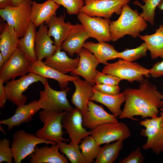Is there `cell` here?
<instances>
[{"mask_svg":"<svg viewBox=\"0 0 163 163\" xmlns=\"http://www.w3.org/2000/svg\"><path fill=\"white\" fill-rule=\"evenodd\" d=\"M80 143L79 147L86 163L94 162L102 147L91 135L84 137Z\"/></svg>","mask_w":163,"mask_h":163,"instance_id":"32","label":"cell"},{"mask_svg":"<svg viewBox=\"0 0 163 163\" xmlns=\"http://www.w3.org/2000/svg\"><path fill=\"white\" fill-rule=\"evenodd\" d=\"M32 2H24L18 6L0 9V16L13 27L19 38L25 34L31 21Z\"/></svg>","mask_w":163,"mask_h":163,"instance_id":"7","label":"cell"},{"mask_svg":"<svg viewBox=\"0 0 163 163\" xmlns=\"http://www.w3.org/2000/svg\"><path fill=\"white\" fill-rule=\"evenodd\" d=\"M4 82L0 79V107L4 108L7 100L4 86Z\"/></svg>","mask_w":163,"mask_h":163,"instance_id":"42","label":"cell"},{"mask_svg":"<svg viewBox=\"0 0 163 163\" xmlns=\"http://www.w3.org/2000/svg\"><path fill=\"white\" fill-rule=\"evenodd\" d=\"M83 47L92 53L99 63L105 65L108 61L118 58L119 52L114 46L105 42L94 43L87 41L85 43Z\"/></svg>","mask_w":163,"mask_h":163,"instance_id":"27","label":"cell"},{"mask_svg":"<svg viewBox=\"0 0 163 163\" xmlns=\"http://www.w3.org/2000/svg\"><path fill=\"white\" fill-rule=\"evenodd\" d=\"M59 149L72 163H86L78 145L68 144L66 142L57 143Z\"/></svg>","mask_w":163,"mask_h":163,"instance_id":"33","label":"cell"},{"mask_svg":"<svg viewBox=\"0 0 163 163\" xmlns=\"http://www.w3.org/2000/svg\"><path fill=\"white\" fill-rule=\"evenodd\" d=\"M57 144L39 148L37 145L30 155V163H68L67 158L59 152Z\"/></svg>","mask_w":163,"mask_h":163,"instance_id":"21","label":"cell"},{"mask_svg":"<svg viewBox=\"0 0 163 163\" xmlns=\"http://www.w3.org/2000/svg\"><path fill=\"white\" fill-rule=\"evenodd\" d=\"M123 140L105 144L94 162L95 163H113L118 158L123 146Z\"/></svg>","mask_w":163,"mask_h":163,"instance_id":"31","label":"cell"},{"mask_svg":"<svg viewBox=\"0 0 163 163\" xmlns=\"http://www.w3.org/2000/svg\"><path fill=\"white\" fill-rule=\"evenodd\" d=\"M31 0H12V6H18L24 2H29Z\"/></svg>","mask_w":163,"mask_h":163,"instance_id":"44","label":"cell"},{"mask_svg":"<svg viewBox=\"0 0 163 163\" xmlns=\"http://www.w3.org/2000/svg\"><path fill=\"white\" fill-rule=\"evenodd\" d=\"M94 94L89 100L100 103L106 106L115 117H119L122 110V104L125 101L124 92L116 94H110L100 92L93 88Z\"/></svg>","mask_w":163,"mask_h":163,"instance_id":"26","label":"cell"},{"mask_svg":"<svg viewBox=\"0 0 163 163\" xmlns=\"http://www.w3.org/2000/svg\"><path fill=\"white\" fill-rule=\"evenodd\" d=\"M149 69V74L153 78H157L163 76V58L161 61L155 63Z\"/></svg>","mask_w":163,"mask_h":163,"instance_id":"41","label":"cell"},{"mask_svg":"<svg viewBox=\"0 0 163 163\" xmlns=\"http://www.w3.org/2000/svg\"><path fill=\"white\" fill-rule=\"evenodd\" d=\"M90 37L83 27L69 36L61 45V50L71 56L75 54H78L86 40Z\"/></svg>","mask_w":163,"mask_h":163,"instance_id":"30","label":"cell"},{"mask_svg":"<svg viewBox=\"0 0 163 163\" xmlns=\"http://www.w3.org/2000/svg\"><path fill=\"white\" fill-rule=\"evenodd\" d=\"M67 111L56 112L45 110L40 111L39 117L44 125L36 132L35 135L39 138L56 143L70 142V139L63 137L66 132L62 131V119Z\"/></svg>","mask_w":163,"mask_h":163,"instance_id":"3","label":"cell"},{"mask_svg":"<svg viewBox=\"0 0 163 163\" xmlns=\"http://www.w3.org/2000/svg\"><path fill=\"white\" fill-rule=\"evenodd\" d=\"M78 54L79 57L78 66L71 74L72 76H81L93 86L96 68L99 63L94 54L84 48L81 49Z\"/></svg>","mask_w":163,"mask_h":163,"instance_id":"17","label":"cell"},{"mask_svg":"<svg viewBox=\"0 0 163 163\" xmlns=\"http://www.w3.org/2000/svg\"><path fill=\"white\" fill-rule=\"evenodd\" d=\"M30 72H32L46 78L55 80L59 84L61 90L68 87L69 82L79 78L78 76L70 75L63 74L46 65L42 60H37L32 63Z\"/></svg>","mask_w":163,"mask_h":163,"instance_id":"18","label":"cell"},{"mask_svg":"<svg viewBox=\"0 0 163 163\" xmlns=\"http://www.w3.org/2000/svg\"><path fill=\"white\" fill-rule=\"evenodd\" d=\"M145 159L141 153L139 146L133 150L126 158L121 160L118 163H143Z\"/></svg>","mask_w":163,"mask_h":163,"instance_id":"39","label":"cell"},{"mask_svg":"<svg viewBox=\"0 0 163 163\" xmlns=\"http://www.w3.org/2000/svg\"><path fill=\"white\" fill-rule=\"evenodd\" d=\"M140 83L138 88L125 89V104L119 118L138 121L134 116H140L146 119L159 115L160 109L163 106V94L147 79Z\"/></svg>","mask_w":163,"mask_h":163,"instance_id":"1","label":"cell"},{"mask_svg":"<svg viewBox=\"0 0 163 163\" xmlns=\"http://www.w3.org/2000/svg\"><path fill=\"white\" fill-rule=\"evenodd\" d=\"M59 5H62L70 15L77 14L80 12L81 8L84 5L83 0H53Z\"/></svg>","mask_w":163,"mask_h":163,"instance_id":"36","label":"cell"},{"mask_svg":"<svg viewBox=\"0 0 163 163\" xmlns=\"http://www.w3.org/2000/svg\"><path fill=\"white\" fill-rule=\"evenodd\" d=\"M139 37L145 43L152 59L163 58V24L159 26L153 34L140 35Z\"/></svg>","mask_w":163,"mask_h":163,"instance_id":"28","label":"cell"},{"mask_svg":"<svg viewBox=\"0 0 163 163\" xmlns=\"http://www.w3.org/2000/svg\"><path fill=\"white\" fill-rule=\"evenodd\" d=\"M36 27L30 21L24 36L19 39L18 48L31 62L37 60L35 52Z\"/></svg>","mask_w":163,"mask_h":163,"instance_id":"29","label":"cell"},{"mask_svg":"<svg viewBox=\"0 0 163 163\" xmlns=\"http://www.w3.org/2000/svg\"><path fill=\"white\" fill-rule=\"evenodd\" d=\"M46 78L32 72L21 76L16 80L12 79L6 82L5 90L7 100L17 106L25 104L27 98L23 93L33 83L41 82L43 85Z\"/></svg>","mask_w":163,"mask_h":163,"instance_id":"8","label":"cell"},{"mask_svg":"<svg viewBox=\"0 0 163 163\" xmlns=\"http://www.w3.org/2000/svg\"><path fill=\"white\" fill-rule=\"evenodd\" d=\"M93 88L97 91L104 94H116L120 93V88L118 85L96 84Z\"/></svg>","mask_w":163,"mask_h":163,"instance_id":"40","label":"cell"},{"mask_svg":"<svg viewBox=\"0 0 163 163\" xmlns=\"http://www.w3.org/2000/svg\"><path fill=\"white\" fill-rule=\"evenodd\" d=\"M102 72L115 75L129 82L136 81L140 83L145 79V77H149L150 75L149 69L138 63L122 59L114 63H107Z\"/></svg>","mask_w":163,"mask_h":163,"instance_id":"4","label":"cell"},{"mask_svg":"<svg viewBox=\"0 0 163 163\" xmlns=\"http://www.w3.org/2000/svg\"><path fill=\"white\" fill-rule=\"evenodd\" d=\"M148 50L146 45L144 42L135 48L126 49L122 52H119L118 58L129 62H133L146 56Z\"/></svg>","mask_w":163,"mask_h":163,"instance_id":"35","label":"cell"},{"mask_svg":"<svg viewBox=\"0 0 163 163\" xmlns=\"http://www.w3.org/2000/svg\"><path fill=\"white\" fill-rule=\"evenodd\" d=\"M48 27L43 23L39 27L37 31L35 52L37 60H42L44 58L52 56L57 50L54 41L48 34Z\"/></svg>","mask_w":163,"mask_h":163,"instance_id":"22","label":"cell"},{"mask_svg":"<svg viewBox=\"0 0 163 163\" xmlns=\"http://www.w3.org/2000/svg\"><path fill=\"white\" fill-rule=\"evenodd\" d=\"M157 8L163 11V0H161Z\"/></svg>","mask_w":163,"mask_h":163,"instance_id":"46","label":"cell"},{"mask_svg":"<svg viewBox=\"0 0 163 163\" xmlns=\"http://www.w3.org/2000/svg\"><path fill=\"white\" fill-rule=\"evenodd\" d=\"M5 62V61L2 56L0 53V68L2 67Z\"/></svg>","mask_w":163,"mask_h":163,"instance_id":"45","label":"cell"},{"mask_svg":"<svg viewBox=\"0 0 163 163\" xmlns=\"http://www.w3.org/2000/svg\"><path fill=\"white\" fill-rule=\"evenodd\" d=\"M120 15L117 20L110 21V32L113 42L126 35L136 38L148 27L146 21L138 10L132 9L128 4L123 6Z\"/></svg>","mask_w":163,"mask_h":163,"instance_id":"2","label":"cell"},{"mask_svg":"<svg viewBox=\"0 0 163 163\" xmlns=\"http://www.w3.org/2000/svg\"><path fill=\"white\" fill-rule=\"evenodd\" d=\"M81 111L75 107L67 111L62 119L63 127L69 136L70 144L78 145L85 136L91 135V131H87L83 127Z\"/></svg>","mask_w":163,"mask_h":163,"instance_id":"14","label":"cell"},{"mask_svg":"<svg viewBox=\"0 0 163 163\" xmlns=\"http://www.w3.org/2000/svg\"><path fill=\"white\" fill-rule=\"evenodd\" d=\"M61 50L60 47L58 48L52 56L45 58L44 62L63 74H66L69 72L71 73L77 67L79 56L72 59Z\"/></svg>","mask_w":163,"mask_h":163,"instance_id":"23","label":"cell"},{"mask_svg":"<svg viewBox=\"0 0 163 163\" xmlns=\"http://www.w3.org/2000/svg\"><path fill=\"white\" fill-rule=\"evenodd\" d=\"M65 18L62 15L54 16L46 24L48 28L49 35L53 38L57 50L69 36L83 27L81 24H73L70 22H65Z\"/></svg>","mask_w":163,"mask_h":163,"instance_id":"15","label":"cell"},{"mask_svg":"<svg viewBox=\"0 0 163 163\" xmlns=\"http://www.w3.org/2000/svg\"><path fill=\"white\" fill-rule=\"evenodd\" d=\"M80 12L91 17H100L110 20L113 14H120L123 6L130 0H83Z\"/></svg>","mask_w":163,"mask_h":163,"instance_id":"10","label":"cell"},{"mask_svg":"<svg viewBox=\"0 0 163 163\" xmlns=\"http://www.w3.org/2000/svg\"><path fill=\"white\" fill-rule=\"evenodd\" d=\"M122 80L115 75L104 73L97 70L93 79L95 84H102L111 85H118Z\"/></svg>","mask_w":163,"mask_h":163,"instance_id":"37","label":"cell"},{"mask_svg":"<svg viewBox=\"0 0 163 163\" xmlns=\"http://www.w3.org/2000/svg\"><path fill=\"white\" fill-rule=\"evenodd\" d=\"M82 120L83 126L91 130L105 123L118 122L116 117L106 112L102 105L91 100L82 114Z\"/></svg>","mask_w":163,"mask_h":163,"instance_id":"16","label":"cell"},{"mask_svg":"<svg viewBox=\"0 0 163 163\" xmlns=\"http://www.w3.org/2000/svg\"><path fill=\"white\" fill-rule=\"evenodd\" d=\"M59 7L53 0H47L41 3L32 1L30 21L36 27L44 23L46 24L52 17L56 16Z\"/></svg>","mask_w":163,"mask_h":163,"instance_id":"20","label":"cell"},{"mask_svg":"<svg viewBox=\"0 0 163 163\" xmlns=\"http://www.w3.org/2000/svg\"><path fill=\"white\" fill-rule=\"evenodd\" d=\"M37 101L35 100L27 104L18 106L11 117L0 121V124L7 125L9 130L24 123H29L36 113L41 109Z\"/></svg>","mask_w":163,"mask_h":163,"instance_id":"19","label":"cell"},{"mask_svg":"<svg viewBox=\"0 0 163 163\" xmlns=\"http://www.w3.org/2000/svg\"><path fill=\"white\" fill-rule=\"evenodd\" d=\"M162 104L163 105V98L162 99Z\"/></svg>","mask_w":163,"mask_h":163,"instance_id":"49","label":"cell"},{"mask_svg":"<svg viewBox=\"0 0 163 163\" xmlns=\"http://www.w3.org/2000/svg\"><path fill=\"white\" fill-rule=\"evenodd\" d=\"M91 135L100 145L129 137L130 131L122 122H111L102 125L91 130Z\"/></svg>","mask_w":163,"mask_h":163,"instance_id":"11","label":"cell"},{"mask_svg":"<svg viewBox=\"0 0 163 163\" xmlns=\"http://www.w3.org/2000/svg\"><path fill=\"white\" fill-rule=\"evenodd\" d=\"M144 3L142 5L138 0L134 2V4L139 6L142 11L140 14L144 20L152 25L155 24V10L161 0H142Z\"/></svg>","mask_w":163,"mask_h":163,"instance_id":"34","label":"cell"},{"mask_svg":"<svg viewBox=\"0 0 163 163\" xmlns=\"http://www.w3.org/2000/svg\"><path fill=\"white\" fill-rule=\"evenodd\" d=\"M12 139L11 149L15 163H21L33 152L35 147L38 144L45 143L48 145L57 143L53 141H48L39 138L35 135L27 132L24 129L15 132Z\"/></svg>","mask_w":163,"mask_h":163,"instance_id":"5","label":"cell"},{"mask_svg":"<svg viewBox=\"0 0 163 163\" xmlns=\"http://www.w3.org/2000/svg\"><path fill=\"white\" fill-rule=\"evenodd\" d=\"M19 39L13 27L5 24L0 35V53L5 62L18 49Z\"/></svg>","mask_w":163,"mask_h":163,"instance_id":"25","label":"cell"},{"mask_svg":"<svg viewBox=\"0 0 163 163\" xmlns=\"http://www.w3.org/2000/svg\"><path fill=\"white\" fill-rule=\"evenodd\" d=\"M43 85L44 89L40 91V97L37 100L41 109L56 112L70 111L73 110L67 97L70 90L69 87L59 91L52 88L48 81Z\"/></svg>","mask_w":163,"mask_h":163,"instance_id":"9","label":"cell"},{"mask_svg":"<svg viewBox=\"0 0 163 163\" xmlns=\"http://www.w3.org/2000/svg\"><path fill=\"white\" fill-rule=\"evenodd\" d=\"M160 111L163 112V106L162 107L160 108Z\"/></svg>","mask_w":163,"mask_h":163,"instance_id":"48","label":"cell"},{"mask_svg":"<svg viewBox=\"0 0 163 163\" xmlns=\"http://www.w3.org/2000/svg\"><path fill=\"white\" fill-rule=\"evenodd\" d=\"M32 63L18 48L0 68V79L4 82L30 72Z\"/></svg>","mask_w":163,"mask_h":163,"instance_id":"13","label":"cell"},{"mask_svg":"<svg viewBox=\"0 0 163 163\" xmlns=\"http://www.w3.org/2000/svg\"><path fill=\"white\" fill-rule=\"evenodd\" d=\"M77 18L90 37L94 38L98 42L111 41L110 20L100 17H91L80 12Z\"/></svg>","mask_w":163,"mask_h":163,"instance_id":"12","label":"cell"},{"mask_svg":"<svg viewBox=\"0 0 163 163\" xmlns=\"http://www.w3.org/2000/svg\"><path fill=\"white\" fill-rule=\"evenodd\" d=\"M12 0H0V8L4 9L12 6Z\"/></svg>","mask_w":163,"mask_h":163,"instance_id":"43","label":"cell"},{"mask_svg":"<svg viewBox=\"0 0 163 163\" xmlns=\"http://www.w3.org/2000/svg\"><path fill=\"white\" fill-rule=\"evenodd\" d=\"M0 129L1 131H2L3 133L4 134H5V135L6 134V133H5V131H4V129H3V128L1 126H0Z\"/></svg>","mask_w":163,"mask_h":163,"instance_id":"47","label":"cell"},{"mask_svg":"<svg viewBox=\"0 0 163 163\" xmlns=\"http://www.w3.org/2000/svg\"><path fill=\"white\" fill-rule=\"evenodd\" d=\"M10 140L5 138L0 140V163L6 162L12 163L13 153L10 147Z\"/></svg>","mask_w":163,"mask_h":163,"instance_id":"38","label":"cell"},{"mask_svg":"<svg viewBox=\"0 0 163 163\" xmlns=\"http://www.w3.org/2000/svg\"><path fill=\"white\" fill-rule=\"evenodd\" d=\"M72 82L75 87V90L72 96L71 101L81 110L82 114L87 109L88 101L93 95V86L80 78Z\"/></svg>","mask_w":163,"mask_h":163,"instance_id":"24","label":"cell"},{"mask_svg":"<svg viewBox=\"0 0 163 163\" xmlns=\"http://www.w3.org/2000/svg\"><path fill=\"white\" fill-rule=\"evenodd\" d=\"M159 113V116L145 119L139 123L145 128L141 135L147 138L142 149H150L156 155L163 152V112L160 111Z\"/></svg>","mask_w":163,"mask_h":163,"instance_id":"6","label":"cell"}]
</instances>
